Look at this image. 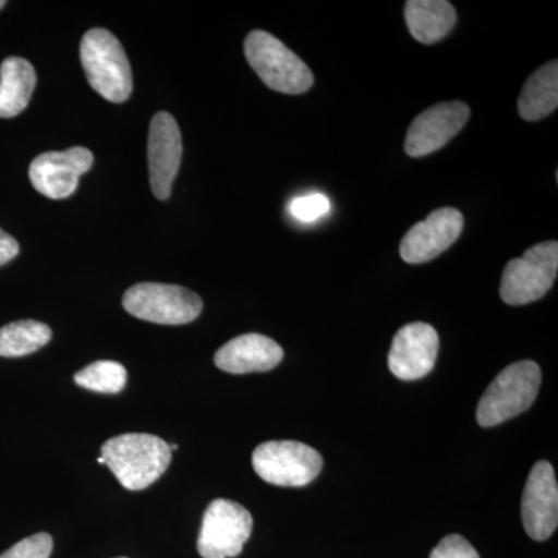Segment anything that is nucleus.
<instances>
[{
    "label": "nucleus",
    "instance_id": "obj_10",
    "mask_svg": "<svg viewBox=\"0 0 558 558\" xmlns=\"http://www.w3.org/2000/svg\"><path fill=\"white\" fill-rule=\"evenodd\" d=\"M464 229V216L457 208H439L427 219L411 227L400 242V258L409 264H424L450 248Z\"/></svg>",
    "mask_w": 558,
    "mask_h": 558
},
{
    "label": "nucleus",
    "instance_id": "obj_3",
    "mask_svg": "<svg viewBox=\"0 0 558 558\" xmlns=\"http://www.w3.org/2000/svg\"><path fill=\"white\" fill-rule=\"evenodd\" d=\"M542 385V371L535 362L523 360L501 371L486 389L476 410L481 427L490 428L531 409Z\"/></svg>",
    "mask_w": 558,
    "mask_h": 558
},
{
    "label": "nucleus",
    "instance_id": "obj_6",
    "mask_svg": "<svg viewBox=\"0 0 558 558\" xmlns=\"http://www.w3.org/2000/svg\"><path fill=\"white\" fill-rule=\"evenodd\" d=\"M253 469L266 483L279 487H304L317 478L323 458L296 440H269L253 451Z\"/></svg>",
    "mask_w": 558,
    "mask_h": 558
},
{
    "label": "nucleus",
    "instance_id": "obj_26",
    "mask_svg": "<svg viewBox=\"0 0 558 558\" xmlns=\"http://www.w3.org/2000/svg\"><path fill=\"white\" fill-rule=\"evenodd\" d=\"M5 5H7V2H3V0H0V10H2L3 7H5Z\"/></svg>",
    "mask_w": 558,
    "mask_h": 558
},
{
    "label": "nucleus",
    "instance_id": "obj_9",
    "mask_svg": "<svg viewBox=\"0 0 558 558\" xmlns=\"http://www.w3.org/2000/svg\"><path fill=\"white\" fill-rule=\"evenodd\" d=\"M92 165L94 154L81 146L61 153L40 154L32 161L31 180L43 196L54 201L65 199L75 193L81 175L86 174Z\"/></svg>",
    "mask_w": 558,
    "mask_h": 558
},
{
    "label": "nucleus",
    "instance_id": "obj_4",
    "mask_svg": "<svg viewBox=\"0 0 558 558\" xmlns=\"http://www.w3.org/2000/svg\"><path fill=\"white\" fill-rule=\"evenodd\" d=\"M244 50L248 64L271 90L300 95L314 86L311 69L270 33H250L245 39Z\"/></svg>",
    "mask_w": 558,
    "mask_h": 558
},
{
    "label": "nucleus",
    "instance_id": "obj_16",
    "mask_svg": "<svg viewBox=\"0 0 558 558\" xmlns=\"http://www.w3.org/2000/svg\"><path fill=\"white\" fill-rule=\"evenodd\" d=\"M405 21L414 39L436 44L446 38L457 24V10L447 0H409Z\"/></svg>",
    "mask_w": 558,
    "mask_h": 558
},
{
    "label": "nucleus",
    "instance_id": "obj_13",
    "mask_svg": "<svg viewBox=\"0 0 558 558\" xmlns=\"http://www.w3.org/2000/svg\"><path fill=\"white\" fill-rule=\"evenodd\" d=\"M524 531L535 542H545L556 532L558 524V486L556 472L546 461L531 470L523 502H521Z\"/></svg>",
    "mask_w": 558,
    "mask_h": 558
},
{
    "label": "nucleus",
    "instance_id": "obj_1",
    "mask_svg": "<svg viewBox=\"0 0 558 558\" xmlns=\"http://www.w3.org/2000/svg\"><path fill=\"white\" fill-rule=\"evenodd\" d=\"M101 458L121 486L143 490L167 472L172 451L168 442L148 433H128L106 440Z\"/></svg>",
    "mask_w": 558,
    "mask_h": 558
},
{
    "label": "nucleus",
    "instance_id": "obj_21",
    "mask_svg": "<svg viewBox=\"0 0 558 558\" xmlns=\"http://www.w3.org/2000/svg\"><path fill=\"white\" fill-rule=\"evenodd\" d=\"M289 211L300 222H315L328 215L330 201L322 193L306 194L290 202Z\"/></svg>",
    "mask_w": 558,
    "mask_h": 558
},
{
    "label": "nucleus",
    "instance_id": "obj_24",
    "mask_svg": "<svg viewBox=\"0 0 558 558\" xmlns=\"http://www.w3.org/2000/svg\"><path fill=\"white\" fill-rule=\"evenodd\" d=\"M17 253H20L17 241L0 229V267L16 258Z\"/></svg>",
    "mask_w": 558,
    "mask_h": 558
},
{
    "label": "nucleus",
    "instance_id": "obj_5",
    "mask_svg": "<svg viewBox=\"0 0 558 558\" xmlns=\"http://www.w3.org/2000/svg\"><path fill=\"white\" fill-rule=\"evenodd\" d=\"M557 271V242H539L526 250L521 258L512 259L506 266L499 286V296L509 306L534 303L553 288Z\"/></svg>",
    "mask_w": 558,
    "mask_h": 558
},
{
    "label": "nucleus",
    "instance_id": "obj_11",
    "mask_svg": "<svg viewBox=\"0 0 558 558\" xmlns=\"http://www.w3.org/2000/svg\"><path fill=\"white\" fill-rule=\"evenodd\" d=\"M439 336L427 323H410L396 333L389 349V371L400 380H418L435 368Z\"/></svg>",
    "mask_w": 558,
    "mask_h": 558
},
{
    "label": "nucleus",
    "instance_id": "obj_28",
    "mask_svg": "<svg viewBox=\"0 0 558 558\" xmlns=\"http://www.w3.org/2000/svg\"><path fill=\"white\" fill-rule=\"evenodd\" d=\"M120 558H126V557H120Z\"/></svg>",
    "mask_w": 558,
    "mask_h": 558
},
{
    "label": "nucleus",
    "instance_id": "obj_27",
    "mask_svg": "<svg viewBox=\"0 0 558 558\" xmlns=\"http://www.w3.org/2000/svg\"><path fill=\"white\" fill-rule=\"evenodd\" d=\"M98 462H100V464H105V459H102L101 457L97 459Z\"/></svg>",
    "mask_w": 558,
    "mask_h": 558
},
{
    "label": "nucleus",
    "instance_id": "obj_23",
    "mask_svg": "<svg viewBox=\"0 0 558 558\" xmlns=\"http://www.w3.org/2000/svg\"><path fill=\"white\" fill-rule=\"evenodd\" d=\"M429 558H481L472 545L458 534L447 535L440 539L438 546L432 550Z\"/></svg>",
    "mask_w": 558,
    "mask_h": 558
},
{
    "label": "nucleus",
    "instance_id": "obj_12",
    "mask_svg": "<svg viewBox=\"0 0 558 558\" xmlns=\"http://www.w3.org/2000/svg\"><path fill=\"white\" fill-rule=\"evenodd\" d=\"M470 109L465 102H440L417 116L407 132L405 150L410 157H425L444 148L465 126Z\"/></svg>",
    "mask_w": 558,
    "mask_h": 558
},
{
    "label": "nucleus",
    "instance_id": "obj_8",
    "mask_svg": "<svg viewBox=\"0 0 558 558\" xmlns=\"http://www.w3.org/2000/svg\"><path fill=\"white\" fill-rule=\"evenodd\" d=\"M252 531V513L244 506L230 499H215L205 510L197 550L202 558L238 557Z\"/></svg>",
    "mask_w": 558,
    "mask_h": 558
},
{
    "label": "nucleus",
    "instance_id": "obj_2",
    "mask_svg": "<svg viewBox=\"0 0 558 558\" xmlns=\"http://www.w3.org/2000/svg\"><path fill=\"white\" fill-rule=\"evenodd\" d=\"M81 64L92 89L110 102L130 100L132 70L123 46L112 33L94 28L81 40Z\"/></svg>",
    "mask_w": 558,
    "mask_h": 558
},
{
    "label": "nucleus",
    "instance_id": "obj_22",
    "mask_svg": "<svg viewBox=\"0 0 558 558\" xmlns=\"http://www.w3.org/2000/svg\"><path fill=\"white\" fill-rule=\"evenodd\" d=\"M51 550H53V538L46 532H40L16 543L0 558H49Z\"/></svg>",
    "mask_w": 558,
    "mask_h": 558
},
{
    "label": "nucleus",
    "instance_id": "obj_7",
    "mask_svg": "<svg viewBox=\"0 0 558 558\" xmlns=\"http://www.w3.org/2000/svg\"><path fill=\"white\" fill-rule=\"evenodd\" d=\"M123 307L132 317L178 326L199 317L204 303L197 293L180 286L140 282L124 293Z\"/></svg>",
    "mask_w": 558,
    "mask_h": 558
},
{
    "label": "nucleus",
    "instance_id": "obj_17",
    "mask_svg": "<svg viewBox=\"0 0 558 558\" xmlns=\"http://www.w3.org/2000/svg\"><path fill=\"white\" fill-rule=\"evenodd\" d=\"M36 87V72L24 58L11 57L0 65V119H13L27 108Z\"/></svg>",
    "mask_w": 558,
    "mask_h": 558
},
{
    "label": "nucleus",
    "instance_id": "obj_18",
    "mask_svg": "<svg viewBox=\"0 0 558 558\" xmlns=\"http://www.w3.org/2000/svg\"><path fill=\"white\" fill-rule=\"evenodd\" d=\"M558 106V62L550 61L535 70L521 90V119L539 121L550 116Z\"/></svg>",
    "mask_w": 558,
    "mask_h": 558
},
{
    "label": "nucleus",
    "instance_id": "obj_15",
    "mask_svg": "<svg viewBox=\"0 0 558 558\" xmlns=\"http://www.w3.org/2000/svg\"><path fill=\"white\" fill-rule=\"evenodd\" d=\"M284 351L277 341L260 333H245L223 344L216 352L215 363L230 374L266 373L277 368Z\"/></svg>",
    "mask_w": 558,
    "mask_h": 558
},
{
    "label": "nucleus",
    "instance_id": "obj_14",
    "mask_svg": "<svg viewBox=\"0 0 558 558\" xmlns=\"http://www.w3.org/2000/svg\"><path fill=\"white\" fill-rule=\"evenodd\" d=\"M182 160V135L171 113L159 112L150 121L148 138L149 182L154 196L170 199Z\"/></svg>",
    "mask_w": 558,
    "mask_h": 558
},
{
    "label": "nucleus",
    "instance_id": "obj_20",
    "mask_svg": "<svg viewBox=\"0 0 558 558\" xmlns=\"http://www.w3.org/2000/svg\"><path fill=\"white\" fill-rule=\"evenodd\" d=\"M128 371L119 362L101 360L75 374V384L89 391L117 395L126 387Z\"/></svg>",
    "mask_w": 558,
    "mask_h": 558
},
{
    "label": "nucleus",
    "instance_id": "obj_25",
    "mask_svg": "<svg viewBox=\"0 0 558 558\" xmlns=\"http://www.w3.org/2000/svg\"><path fill=\"white\" fill-rule=\"evenodd\" d=\"M168 446H170L171 451L178 450V446H175V444H168Z\"/></svg>",
    "mask_w": 558,
    "mask_h": 558
},
{
    "label": "nucleus",
    "instance_id": "obj_19",
    "mask_svg": "<svg viewBox=\"0 0 558 558\" xmlns=\"http://www.w3.org/2000/svg\"><path fill=\"white\" fill-rule=\"evenodd\" d=\"M51 329L35 319H21L0 328V357H24L46 347Z\"/></svg>",
    "mask_w": 558,
    "mask_h": 558
}]
</instances>
